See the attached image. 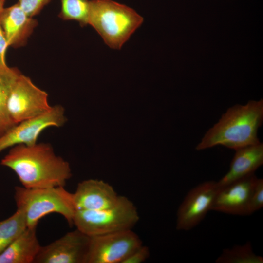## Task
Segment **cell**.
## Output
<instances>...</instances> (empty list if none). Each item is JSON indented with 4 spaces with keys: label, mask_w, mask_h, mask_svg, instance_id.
<instances>
[{
    "label": "cell",
    "mask_w": 263,
    "mask_h": 263,
    "mask_svg": "<svg viewBox=\"0 0 263 263\" xmlns=\"http://www.w3.org/2000/svg\"><path fill=\"white\" fill-rule=\"evenodd\" d=\"M143 20L141 16L125 5L111 0H90L88 24L112 49H120Z\"/></svg>",
    "instance_id": "3957f363"
},
{
    "label": "cell",
    "mask_w": 263,
    "mask_h": 263,
    "mask_svg": "<svg viewBox=\"0 0 263 263\" xmlns=\"http://www.w3.org/2000/svg\"><path fill=\"white\" fill-rule=\"evenodd\" d=\"M142 244L132 229L90 237L86 263H123Z\"/></svg>",
    "instance_id": "52a82bcc"
},
{
    "label": "cell",
    "mask_w": 263,
    "mask_h": 263,
    "mask_svg": "<svg viewBox=\"0 0 263 263\" xmlns=\"http://www.w3.org/2000/svg\"><path fill=\"white\" fill-rule=\"evenodd\" d=\"M0 164L14 171L26 188L64 187L72 176L69 163L56 155L48 143L15 145Z\"/></svg>",
    "instance_id": "6da1fadb"
},
{
    "label": "cell",
    "mask_w": 263,
    "mask_h": 263,
    "mask_svg": "<svg viewBox=\"0 0 263 263\" xmlns=\"http://www.w3.org/2000/svg\"><path fill=\"white\" fill-rule=\"evenodd\" d=\"M218 189L217 182L207 181L190 190L178 207L176 229L188 231L197 225L211 210Z\"/></svg>",
    "instance_id": "9c48e42d"
},
{
    "label": "cell",
    "mask_w": 263,
    "mask_h": 263,
    "mask_svg": "<svg viewBox=\"0 0 263 263\" xmlns=\"http://www.w3.org/2000/svg\"><path fill=\"white\" fill-rule=\"evenodd\" d=\"M263 207V179H257L249 201L246 215H249Z\"/></svg>",
    "instance_id": "ffe728a7"
},
{
    "label": "cell",
    "mask_w": 263,
    "mask_h": 263,
    "mask_svg": "<svg viewBox=\"0 0 263 263\" xmlns=\"http://www.w3.org/2000/svg\"><path fill=\"white\" fill-rule=\"evenodd\" d=\"M72 195L76 210L106 208L115 204L120 197L112 186L97 179H88L79 183Z\"/></svg>",
    "instance_id": "7c38bea8"
},
{
    "label": "cell",
    "mask_w": 263,
    "mask_h": 263,
    "mask_svg": "<svg viewBox=\"0 0 263 263\" xmlns=\"http://www.w3.org/2000/svg\"><path fill=\"white\" fill-rule=\"evenodd\" d=\"M90 237L76 228L45 246L34 263H86Z\"/></svg>",
    "instance_id": "30bf717a"
},
{
    "label": "cell",
    "mask_w": 263,
    "mask_h": 263,
    "mask_svg": "<svg viewBox=\"0 0 263 263\" xmlns=\"http://www.w3.org/2000/svg\"><path fill=\"white\" fill-rule=\"evenodd\" d=\"M51 107L48 102L47 93L21 74L15 83L7 102L8 112L13 121L18 124L41 115Z\"/></svg>",
    "instance_id": "8992f818"
},
{
    "label": "cell",
    "mask_w": 263,
    "mask_h": 263,
    "mask_svg": "<svg viewBox=\"0 0 263 263\" xmlns=\"http://www.w3.org/2000/svg\"><path fill=\"white\" fill-rule=\"evenodd\" d=\"M27 228L22 211H16L8 218L0 221V254Z\"/></svg>",
    "instance_id": "e0dca14e"
},
{
    "label": "cell",
    "mask_w": 263,
    "mask_h": 263,
    "mask_svg": "<svg viewBox=\"0 0 263 263\" xmlns=\"http://www.w3.org/2000/svg\"><path fill=\"white\" fill-rule=\"evenodd\" d=\"M8 46L7 40L0 25V69L7 67L5 61V54Z\"/></svg>",
    "instance_id": "603a6c76"
},
{
    "label": "cell",
    "mask_w": 263,
    "mask_h": 263,
    "mask_svg": "<svg viewBox=\"0 0 263 263\" xmlns=\"http://www.w3.org/2000/svg\"><path fill=\"white\" fill-rule=\"evenodd\" d=\"M14 199L17 209L24 215L27 228L37 227L43 217L52 213L61 215L73 225L76 211L72 193L64 187L44 188L15 187Z\"/></svg>",
    "instance_id": "277c9868"
},
{
    "label": "cell",
    "mask_w": 263,
    "mask_h": 263,
    "mask_svg": "<svg viewBox=\"0 0 263 263\" xmlns=\"http://www.w3.org/2000/svg\"><path fill=\"white\" fill-rule=\"evenodd\" d=\"M5 2V0H0V14L3 9H4V5Z\"/></svg>",
    "instance_id": "cb8c5ba5"
},
{
    "label": "cell",
    "mask_w": 263,
    "mask_h": 263,
    "mask_svg": "<svg viewBox=\"0 0 263 263\" xmlns=\"http://www.w3.org/2000/svg\"><path fill=\"white\" fill-rule=\"evenodd\" d=\"M149 255L148 247L142 244L134 249L123 263H141L145 261Z\"/></svg>",
    "instance_id": "7402d4cb"
},
{
    "label": "cell",
    "mask_w": 263,
    "mask_h": 263,
    "mask_svg": "<svg viewBox=\"0 0 263 263\" xmlns=\"http://www.w3.org/2000/svg\"><path fill=\"white\" fill-rule=\"evenodd\" d=\"M258 178L254 173L218 187L211 210L246 215L251 195Z\"/></svg>",
    "instance_id": "8fae6325"
},
{
    "label": "cell",
    "mask_w": 263,
    "mask_h": 263,
    "mask_svg": "<svg viewBox=\"0 0 263 263\" xmlns=\"http://www.w3.org/2000/svg\"><path fill=\"white\" fill-rule=\"evenodd\" d=\"M36 229L27 228L0 254V263H34L41 247Z\"/></svg>",
    "instance_id": "9a60e30c"
},
{
    "label": "cell",
    "mask_w": 263,
    "mask_h": 263,
    "mask_svg": "<svg viewBox=\"0 0 263 263\" xmlns=\"http://www.w3.org/2000/svg\"><path fill=\"white\" fill-rule=\"evenodd\" d=\"M52 0H18V4L29 16L38 14Z\"/></svg>",
    "instance_id": "44dd1931"
},
{
    "label": "cell",
    "mask_w": 263,
    "mask_h": 263,
    "mask_svg": "<svg viewBox=\"0 0 263 263\" xmlns=\"http://www.w3.org/2000/svg\"><path fill=\"white\" fill-rule=\"evenodd\" d=\"M37 25V20L28 16L18 3L4 8L0 14V25L9 46L24 45Z\"/></svg>",
    "instance_id": "4fadbf2b"
},
{
    "label": "cell",
    "mask_w": 263,
    "mask_h": 263,
    "mask_svg": "<svg viewBox=\"0 0 263 263\" xmlns=\"http://www.w3.org/2000/svg\"><path fill=\"white\" fill-rule=\"evenodd\" d=\"M235 150L229 170L217 182L218 187L254 173L263 164V144L261 142Z\"/></svg>",
    "instance_id": "5bb4252c"
},
{
    "label": "cell",
    "mask_w": 263,
    "mask_h": 263,
    "mask_svg": "<svg viewBox=\"0 0 263 263\" xmlns=\"http://www.w3.org/2000/svg\"><path fill=\"white\" fill-rule=\"evenodd\" d=\"M64 113V108L56 105L41 115L19 123L0 137V153L17 145L36 144L44 130L52 126L60 127L65 124L67 119Z\"/></svg>",
    "instance_id": "ba28073f"
},
{
    "label": "cell",
    "mask_w": 263,
    "mask_h": 263,
    "mask_svg": "<svg viewBox=\"0 0 263 263\" xmlns=\"http://www.w3.org/2000/svg\"><path fill=\"white\" fill-rule=\"evenodd\" d=\"M216 263H263L262 256L256 254L250 242L223 250Z\"/></svg>",
    "instance_id": "ac0fdd59"
},
{
    "label": "cell",
    "mask_w": 263,
    "mask_h": 263,
    "mask_svg": "<svg viewBox=\"0 0 263 263\" xmlns=\"http://www.w3.org/2000/svg\"><path fill=\"white\" fill-rule=\"evenodd\" d=\"M21 74L16 68L7 66L0 69V137L17 124L9 114L7 102L12 88Z\"/></svg>",
    "instance_id": "2e32d148"
},
{
    "label": "cell",
    "mask_w": 263,
    "mask_h": 263,
    "mask_svg": "<svg viewBox=\"0 0 263 263\" xmlns=\"http://www.w3.org/2000/svg\"><path fill=\"white\" fill-rule=\"evenodd\" d=\"M139 219L136 207L120 196L113 206L96 210H76L73 225L90 237L132 229Z\"/></svg>",
    "instance_id": "5b68a950"
},
{
    "label": "cell",
    "mask_w": 263,
    "mask_h": 263,
    "mask_svg": "<svg viewBox=\"0 0 263 263\" xmlns=\"http://www.w3.org/2000/svg\"><path fill=\"white\" fill-rule=\"evenodd\" d=\"M263 121V100H249L229 108L217 123L204 134L195 149L217 146L236 150L261 142L258 132Z\"/></svg>",
    "instance_id": "7a4b0ae2"
},
{
    "label": "cell",
    "mask_w": 263,
    "mask_h": 263,
    "mask_svg": "<svg viewBox=\"0 0 263 263\" xmlns=\"http://www.w3.org/2000/svg\"><path fill=\"white\" fill-rule=\"evenodd\" d=\"M59 17L63 20H74L81 26L88 24L90 13L89 0H61Z\"/></svg>",
    "instance_id": "d6986e66"
}]
</instances>
